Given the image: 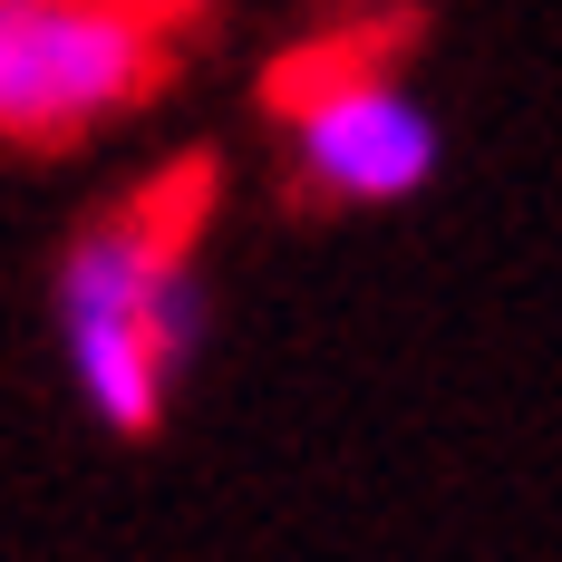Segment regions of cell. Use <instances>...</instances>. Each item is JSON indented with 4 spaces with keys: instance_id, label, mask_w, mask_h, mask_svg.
<instances>
[{
    "instance_id": "cell-1",
    "label": "cell",
    "mask_w": 562,
    "mask_h": 562,
    "mask_svg": "<svg viewBox=\"0 0 562 562\" xmlns=\"http://www.w3.org/2000/svg\"><path fill=\"white\" fill-rule=\"evenodd\" d=\"M194 204H204V175H175L156 194L78 224L49 272L68 389L108 437H156L175 379L204 349L214 301H204V272H194Z\"/></svg>"
},
{
    "instance_id": "cell-3",
    "label": "cell",
    "mask_w": 562,
    "mask_h": 562,
    "mask_svg": "<svg viewBox=\"0 0 562 562\" xmlns=\"http://www.w3.org/2000/svg\"><path fill=\"white\" fill-rule=\"evenodd\" d=\"M281 146H291V175L311 204H407L437 184V108L379 68V58H321V68H281Z\"/></svg>"
},
{
    "instance_id": "cell-2",
    "label": "cell",
    "mask_w": 562,
    "mask_h": 562,
    "mask_svg": "<svg viewBox=\"0 0 562 562\" xmlns=\"http://www.w3.org/2000/svg\"><path fill=\"white\" fill-rule=\"evenodd\" d=\"M166 10L146 0H0V136L68 146L166 78Z\"/></svg>"
}]
</instances>
